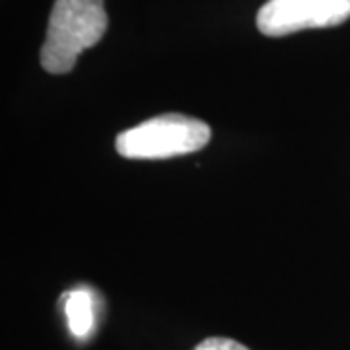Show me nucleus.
<instances>
[{"mask_svg":"<svg viewBox=\"0 0 350 350\" xmlns=\"http://www.w3.org/2000/svg\"><path fill=\"white\" fill-rule=\"evenodd\" d=\"M107 31L103 0H55L39 61L49 75H66Z\"/></svg>","mask_w":350,"mask_h":350,"instance_id":"f257e3e1","label":"nucleus"},{"mask_svg":"<svg viewBox=\"0 0 350 350\" xmlns=\"http://www.w3.org/2000/svg\"><path fill=\"white\" fill-rule=\"evenodd\" d=\"M211 126L183 113H163L126 129L115 138V150L129 160H167L202 150Z\"/></svg>","mask_w":350,"mask_h":350,"instance_id":"f03ea898","label":"nucleus"},{"mask_svg":"<svg viewBox=\"0 0 350 350\" xmlns=\"http://www.w3.org/2000/svg\"><path fill=\"white\" fill-rule=\"evenodd\" d=\"M350 18V0H269L257 12L267 38H284L304 29L335 27Z\"/></svg>","mask_w":350,"mask_h":350,"instance_id":"7ed1b4c3","label":"nucleus"},{"mask_svg":"<svg viewBox=\"0 0 350 350\" xmlns=\"http://www.w3.org/2000/svg\"><path fill=\"white\" fill-rule=\"evenodd\" d=\"M64 312L68 317V325L70 331L76 337H86L92 331L94 325V306H92V298L84 290H76L66 294V306Z\"/></svg>","mask_w":350,"mask_h":350,"instance_id":"20e7f679","label":"nucleus"},{"mask_svg":"<svg viewBox=\"0 0 350 350\" xmlns=\"http://www.w3.org/2000/svg\"><path fill=\"white\" fill-rule=\"evenodd\" d=\"M193 350H250L245 345L228 337H208L200 340Z\"/></svg>","mask_w":350,"mask_h":350,"instance_id":"39448f33","label":"nucleus"}]
</instances>
